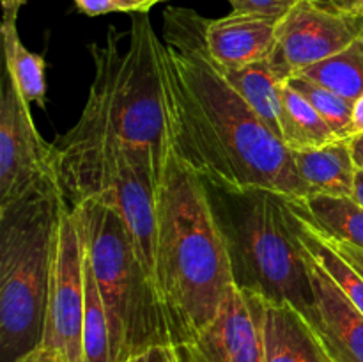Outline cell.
<instances>
[{"label":"cell","mask_w":363,"mask_h":362,"mask_svg":"<svg viewBox=\"0 0 363 362\" xmlns=\"http://www.w3.org/2000/svg\"><path fill=\"white\" fill-rule=\"evenodd\" d=\"M208 20L188 7L163 11L160 77L172 153L211 187L311 195L286 144L234 91L209 55Z\"/></svg>","instance_id":"6da1fadb"},{"label":"cell","mask_w":363,"mask_h":362,"mask_svg":"<svg viewBox=\"0 0 363 362\" xmlns=\"http://www.w3.org/2000/svg\"><path fill=\"white\" fill-rule=\"evenodd\" d=\"M155 283L172 346L215 319L234 284L204 181L174 153L156 187Z\"/></svg>","instance_id":"7a4b0ae2"},{"label":"cell","mask_w":363,"mask_h":362,"mask_svg":"<svg viewBox=\"0 0 363 362\" xmlns=\"http://www.w3.org/2000/svg\"><path fill=\"white\" fill-rule=\"evenodd\" d=\"M123 38L110 27L105 45L89 46L94 62L89 98L77 124L50 144H124L147 151L165 169L172 148L160 77L162 39L147 13H131L126 48H121Z\"/></svg>","instance_id":"3957f363"},{"label":"cell","mask_w":363,"mask_h":362,"mask_svg":"<svg viewBox=\"0 0 363 362\" xmlns=\"http://www.w3.org/2000/svg\"><path fill=\"white\" fill-rule=\"evenodd\" d=\"M62 206L52 172L0 204L2 362H18L41 346Z\"/></svg>","instance_id":"277c9868"},{"label":"cell","mask_w":363,"mask_h":362,"mask_svg":"<svg viewBox=\"0 0 363 362\" xmlns=\"http://www.w3.org/2000/svg\"><path fill=\"white\" fill-rule=\"evenodd\" d=\"M206 192L225 243L233 283L272 304H289L303 316L314 295L287 195L211 185H206Z\"/></svg>","instance_id":"5b68a950"},{"label":"cell","mask_w":363,"mask_h":362,"mask_svg":"<svg viewBox=\"0 0 363 362\" xmlns=\"http://www.w3.org/2000/svg\"><path fill=\"white\" fill-rule=\"evenodd\" d=\"M71 208L78 209L84 224L85 245L108 319L112 362H124L151 346H172L158 287L123 215L99 197Z\"/></svg>","instance_id":"8992f818"},{"label":"cell","mask_w":363,"mask_h":362,"mask_svg":"<svg viewBox=\"0 0 363 362\" xmlns=\"http://www.w3.org/2000/svg\"><path fill=\"white\" fill-rule=\"evenodd\" d=\"M85 254L87 247L80 213L64 202L41 348L59 351L69 362H84Z\"/></svg>","instance_id":"52a82bcc"},{"label":"cell","mask_w":363,"mask_h":362,"mask_svg":"<svg viewBox=\"0 0 363 362\" xmlns=\"http://www.w3.org/2000/svg\"><path fill=\"white\" fill-rule=\"evenodd\" d=\"M363 35V14L333 13L301 0L277 25L269 64L282 80L339 55Z\"/></svg>","instance_id":"ba28073f"},{"label":"cell","mask_w":363,"mask_h":362,"mask_svg":"<svg viewBox=\"0 0 363 362\" xmlns=\"http://www.w3.org/2000/svg\"><path fill=\"white\" fill-rule=\"evenodd\" d=\"M264 298L229 287L218 314L188 343L176 344L177 362H266L264 357Z\"/></svg>","instance_id":"9c48e42d"},{"label":"cell","mask_w":363,"mask_h":362,"mask_svg":"<svg viewBox=\"0 0 363 362\" xmlns=\"http://www.w3.org/2000/svg\"><path fill=\"white\" fill-rule=\"evenodd\" d=\"M50 142L43 141L30 103L4 67L0 80V204L13 201L50 172Z\"/></svg>","instance_id":"30bf717a"},{"label":"cell","mask_w":363,"mask_h":362,"mask_svg":"<svg viewBox=\"0 0 363 362\" xmlns=\"http://www.w3.org/2000/svg\"><path fill=\"white\" fill-rule=\"evenodd\" d=\"M305 258L314 300L303 319L330 362H363V314L307 251Z\"/></svg>","instance_id":"8fae6325"},{"label":"cell","mask_w":363,"mask_h":362,"mask_svg":"<svg viewBox=\"0 0 363 362\" xmlns=\"http://www.w3.org/2000/svg\"><path fill=\"white\" fill-rule=\"evenodd\" d=\"M277 25V18L234 11L208 20L206 45L209 55L222 70H238L266 60L275 48Z\"/></svg>","instance_id":"7c38bea8"},{"label":"cell","mask_w":363,"mask_h":362,"mask_svg":"<svg viewBox=\"0 0 363 362\" xmlns=\"http://www.w3.org/2000/svg\"><path fill=\"white\" fill-rule=\"evenodd\" d=\"M266 362H330L303 316L289 304L264 300Z\"/></svg>","instance_id":"4fadbf2b"},{"label":"cell","mask_w":363,"mask_h":362,"mask_svg":"<svg viewBox=\"0 0 363 362\" xmlns=\"http://www.w3.org/2000/svg\"><path fill=\"white\" fill-rule=\"evenodd\" d=\"M294 169L312 194L353 195L357 163L350 141H333L321 148L291 151Z\"/></svg>","instance_id":"5bb4252c"},{"label":"cell","mask_w":363,"mask_h":362,"mask_svg":"<svg viewBox=\"0 0 363 362\" xmlns=\"http://www.w3.org/2000/svg\"><path fill=\"white\" fill-rule=\"evenodd\" d=\"M291 209L323 236L363 248V206L353 195L287 197Z\"/></svg>","instance_id":"9a60e30c"},{"label":"cell","mask_w":363,"mask_h":362,"mask_svg":"<svg viewBox=\"0 0 363 362\" xmlns=\"http://www.w3.org/2000/svg\"><path fill=\"white\" fill-rule=\"evenodd\" d=\"M222 73L234 91L261 117L262 123L280 138L282 89L286 80L275 73L269 60H261L238 70H222Z\"/></svg>","instance_id":"2e32d148"},{"label":"cell","mask_w":363,"mask_h":362,"mask_svg":"<svg viewBox=\"0 0 363 362\" xmlns=\"http://www.w3.org/2000/svg\"><path fill=\"white\" fill-rule=\"evenodd\" d=\"M280 138L289 151L321 148L340 141L312 103L289 82H286L282 89Z\"/></svg>","instance_id":"e0dca14e"},{"label":"cell","mask_w":363,"mask_h":362,"mask_svg":"<svg viewBox=\"0 0 363 362\" xmlns=\"http://www.w3.org/2000/svg\"><path fill=\"white\" fill-rule=\"evenodd\" d=\"M18 13H4L2 32L4 60L6 70L20 87L21 94L28 103H38L45 106L46 102V62L41 55L25 48L18 35L16 27Z\"/></svg>","instance_id":"ac0fdd59"},{"label":"cell","mask_w":363,"mask_h":362,"mask_svg":"<svg viewBox=\"0 0 363 362\" xmlns=\"http://www.w3.org/2000/svg\"><path fill=\"white\" fill-rule=\"evenodd\" d=\"M289 204V202H287ZM291 208V206H289ZM293 212V209H291ZM294 231L305 251L318 261V265L330 275V279L339 286V290L350 298L354 307L363 314V275L344 258H340L330 245H326L296 213L293 212Z\"/></svg>","instance_id":"d6986e66"},{"label":"cell","mask_w":363,"mask_h":362,"mask_svg":"<svg viewBox=\"0 0 363 362\" xmlns=\"http://www.w3.org/2000/svg\"><path fill=\"white\" fill-rule=\"evenodd\" d=\"M82 348H84V362H112L108 319H106L105 305H103L101 293L96 283L89 252L85 254V307Z\"/></svg>","instance_id":"ffe728a7"},{"label":"cell","mask_w":363,"mask_h":362,"mask_svg":"<svg viewBox=\"0 0 363 362\" xmlns=\"http://www.w3.org/2000/svg\"><path fill=\"white\" fill-rule=\"evenodd\" d=\"M300 75L319 82L346 98H358L363 94V35L339 55L330 57Z\"/></svg>","instance_id":"44dd1931"},{"label":"cell","mask_w":363,"mask_h":362,"mask_svg":"<svg viewBox=\"0 0 363 362\" xmlns=\"http://www.w3.org/2000/svg\"><path fill=\"white\" fill-rule=\"evenodd\" d=\"M291 85L301 92L315 110L321 114L323 119L330 124L335 135L342 141H350L351 135V110H353V99L325 87L312 78L296 75L289 78Z\"/></svg>","instance_id":"7402d4cb"},{"label":"cell","mask_w":363,"mask_h":362,"mask_svg":"<svg viewBox=\"0 0 363 362\" xmlns=\"http://www.w3.org/2000/svg\"><path fill=\"white\" fill-rule=\"evenodd\" d=\"M229 2L234 13L261 14V16L280 20L301 0H229Z\"/></svg>","instance_id":"603a6c76"},{"label":"cell","mask_w":363,"mask_h":362,"mask_svg":"<svg viewBox=\"0 0 363 362\" xmlns=\"http://www.w3.org/2000/svg\"><path fill=\"white\" fill-rule=\"evenodd\" d=\"M303 222H305V220H303ZM305 224H307V222H305ZM307 226H308V224H307ZM308 227H311V226H308ZM311 229H312V227H311ZM312 231H314V233L318 234V236L321 238V240L325 241L326 245H330V247H332L333 251H335L337 254L340 256V258L346 259V261L350 263L351 266H354V268H357L358 272H360L363 275V248L353 247V245H347V243H344V241L333 240V238L323 236V234H319L315 229H312Z\"/></svg>","instance_id":"cb8c5ba5"},{"label":"cell","mask_w":363,"mask_h":362,"mask_svg":"<svg viewBox=\"0 0 363 362\" xmlns=\"http://www.w3.org/2000/svg\"><path fill=\"white\" fill-rule=\"evenodd\" d=\"M78 11L87 16H101L108 13H124L121 0H74Z\"/></svg>","instance_id":"d4e9b609"},{"label":"cell","mask_w":363,"mask_h":362,"mask_svg":"<svg viewBox=\"0 0 363 362\" xmlns=\"http://www.w3.org/2000/svg\"><path fill=\"white\" fill-rule=\"evenodd\" d=\"M124 362H177L174 348L170 344H160V346H151L140 353L133 355Z\"/></svg>","instance_id":"484cf974"},{"label":"cell","mask_w":363,"mask_h":362,"mask_svg":"<svg viewBox=\"0 0 363 362\" xmlns=\"http://www.w3.org/2000/svg\"><path fill=\"white\" fill-rule=\"evenodd\" d=\"M311 2L333 13L363 14V0H311Z\"/></svg>","instance_id":"4316f807"},{"label":"cell","mask_w":363,"mask_h":362,"mask_svg":"<svg viewBox=\"0 0 363 362\" xmlns=\"http://www.w3.org/2000/svg\"><path fill=\"white\" fill-rule=\"evenodd\" d=\"M18 362H69L62 353L53 350H46V348H35L34 351L21 357Z\"/></svg>","instance_id":"83f0119b"},{"label":"cell","mask_w":363,"mask_h":362,"mask_svg":"<svg viewBox=\"0 0 363 362\" xmlns=\"http://www.w3.org/2000/svg\"><path fill=\"white\" fill-rule=\"evenodd\" d=\"M351 135H353V137L363 135V94L353 99V110H351Z\"/></svg>","instance_id":"f1b7e54d"},{"label":"cell","mask_w":363,"mask_h":362,"mask_svg":"<svg viewBox=\"0 0 363 362\" xmlns=\"http://www.w3.org/2000/svg\"><path fill=\"white\" fill-rule=\"evenodd\" d=\"M124 13H147L152 6L163 0H121Z\"/></svg>","instance_id":"f546056e"},{"label":"cell","mask_w":363,"mask_h":362,"mask_svg":"<svg viewBox=\"0 0 363 362\" xmlns=\"http://www.w3.org/2000/svg\"><path fill=\"white\" fill-rule=\"evenodd\" d=\"M351 151H353L354 163L358 169H363V135H357V137L350 138Z\"/></svg>","instance_id":"4dcf8cb0"},{"label":"cell","mask_w":363,"mask_h":362,"mask_svg":"<svg viewBox=\"0 0 363 362\" xmlns=\"http://www.w3.org/2000/svg\"><path fill=\"white\" fill-rule=\"evenodd\" d=\"M353 197L363 206V169L357 170V180H354V194Z\"/></svg>","instance_id":"1f68e13d"},{"label":"cell","mask_w":363,"mask_h":362,"mask_svg":"<svg viewBox=\"0 0 363 362\" xmlns=\"http://www.w3.org/2000/svg\"><path fill=\"white\" fill-rule=\"evenodd\" d=\"M27 0H0L4 13H18Z\"/></svg>","instance_id":"d6a6232c"}]
</instances>
